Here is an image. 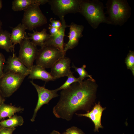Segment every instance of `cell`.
Here are the masks:
<instances>
[{"label": "cell", "instance_id": "31", "mask_svg": "<svg viewBox=\"0 0 134 134\" xmlns=\"http://www.w3.org/2000/svg\"><path fill=\"white\" fill-rule=\"evenodd\" d=\"M56 28L59 29L62 26L61 22L59 20H56Z\"/></svg>", "mask_w": 134, "mask_h": 134}, {"label": "cell", "instance_id": "25", "mask_svg": "<svg viewBox=\"0 0 134 134\" xmlns=\"http://www.w3.org/2000/svg\"><path fill=\"white\" fill-rule=\"evenodd\" d=\"M5 60L3 54L0 52V79L4 74L3 70L5 66Z\"/></svg>", "mask_w": 134, "mask_h": 134}, {"label": "cell", "instance_id": "9", "mask_svg": "<svg viewBox=\"0 0 134 134\" xmlns=\"http://www.w3.org/2000/svg\"><path fill=\"white\" fill-rule=\"evenodd\" d=\"M70 59L65 56L59 59L51 68L50 72L55 80L67 76L72 73L70 70Z\"/></svg>", "mask_w": 134, "mask_h": 134}, {"label": "cell", "instance_id": "8", "mask_svg": "<svg viewBox=\"0 0 134 134\" xmlns=\"http://www.w3.org/2000/svg\"><path fill=\"white\" fill-rule=\"evenodd\" d=\"M31 83L35 88L38 93V99L34 114L31 120L32 122L34 121L38 111L44 104H47L52 99L58 97L59 95L56 89L50 90L44 86H41L31 81Z\"/></svg>", "mask_w": 134, "mask_h": 134}, {"label": "cell", "instance_id": "1", "mask_svg": "<svg viewBox=\"0 0 134 134\" xmlns=\"http://www.w3.org/2000/svg\"><path fill=\"white\" fill-rule=\"evenodd\" d=\"M97 86L95 80L89 78L62 90L59 100L53 108L54 115L69 121L76 111L87 109L94 98Z\"/></svg>", "mask_w": 134, "mask_h": 134}, {"label": "cell", "instance_id": "2", "mask_svg": "<svg viewBox=\"0 0 134 134\" xmlns=\"http://www.w3.org/2000/svg\"><path fill=\"white\" fill-rule=\"evenodd\" d=\"M40 5L34 3L25 9L22 24L30 30L47 23V20L41 10Z\"/></svg>", "mask_w": 134, "mask_h": 134}, {"label": "cell", "instance_id": "19", "mask_svg": "<svg viewBox=\"0 0 134 134\" xmlns=\"http://www.w3.org/2000/svg\"><path fill=\"white\" fill-rule=\"evenodd\" d=\"M11 34L6 31L1 30L0 32V48L7 52H14V47L11 40Z\"/></svg>", "mask_w": 134, "mask_h": 134}, {"label": "cell", "instance_id": "11", "mask_svg": "<svg viewBox=\"0 0 134 134\" xmlns=\"http://www.w3.org/2000/svg\"><path fill=\"white\" fill-rule=\"evenodd\" d=\"M109 12L111 19L118 22L123 21L126 18L128 10L126 5L123 1L114 0L112 1Z\"/></svg>", "mask_w": 134, "mask_h": 134}, {"label": "cell", "instance_id": "35", "mask_svg": "<svg viewBox=\"0 0 134 134\" xmlns=\"http://www.w3.org/2000/svg\"><path fill=\"white\" fill-rule=\"evenodd\" d=\"M62 134H68L67 132H65L63 133Z\"/></svg>", "mask_w": 134, "mask_h": 134}, {"label": "cell", "instance_id": "6", "mask_svg": "<svg viewBox=\"0 0 134 134\" xmlns=\"http://www.w3.org/2000/svg\"><path fill=\"white\" fill-rule=\"evenodd\" d=\"M79 12L90 24H97L105 21L101 7L98 5L89 1L82 0Z\"/></svg>", "mask_w": 134, "mask_h": 134}, {"label": "cell", "instance_id": "3", "mask_svg": "<svg viewBox=\"0 0 134 134\" xmlns=\"http://www.w3.org/2000/svg\"><path fill=\"white\" fill-rule=\"evenodd\" d=\"M66 53L52 46H44L38 50L36 65L45 69L51 68L59 59L65 56Z\"/></svg>", "mask_w": 134, "mask_h": 134}, {"label": "cell", "instance_id": "16", "mask_svg": "<svg viewBox=\"0 0 134 134\" xmlns=\"http://www.w3.org/2000/svg\"><path fill=\"white\" fill-rule=\"evenodd\" d=\"M33 33H28L29 37L27 36V38L32 40L31 42L34 45L39 46L42 47L44 46L45 42L50 37L51 35L47 33V30L43 29L40 32L33 30Z\"/></svg>", "mask_w": 134, "mask_h": 134}, {"label": "cell", "instance_id": "10", "mask_svg": "<svg viewBox=\"0 0 134 134\" xmlns=\"http://www.w3.org/2000/svg\"><path fill=\"white\" fill-rule=\"evenodd\" d=\"M4 73L10 72L27 76L29 75V69L26 67L19 60L15 54L13 53L7 59L5 65Z\"/></svg>", "mask_w": 134, "mask_h": 134}, {"label": "cell", "instance_id": "15", "mask_svg": "<svg viewBox=\"0 0 134 134\" xmlns=\"http://www.w3.org/2000/svg\"><path fill=\"white\" fill-rule=\"evenodd\" d=\"M28 75L30 79H40L46 82L55 80L50 73L46 71L45 69L36 65H33L29 69Z\"/></svg>", "mask_w": 134, "mask_h": 134}, {"label": "cell", "instance_id": "22", "mask_svg": "<svg viewBox=\"0 0 134 134\" xmlns=\"http://www.w3.org/2000/svg\"><path fill=\"white\" fill-rule=\"evenodd\" d=\"M74 68L75 71L77 72L79 75L80 79L81 82H82L83 80L86 77H89L90 78L93 79L92 76L89 74L88 73L85 69L86 67L85 65H84L80 67H76L73 64L71 67Z\"/></svg>", "mask_w": 134, "mask_h": 134}, {"label": "cell", "instance_id": "4", "mask_svg": "<svg viewBox=\"0 0 134 134\" xmlns=\"http://www.w3.org/2000/svg\"><path fill=\"white\" fill-rule=\"evenodd\" d=\"M26 76L10 72L4 73L0 79V89L5 97L10 96L16 91Z\"/></svg>", "mask_w": 134, "mask_h": 134}, {"label": "cell", "instance_id": "12", "mask_svg": "<svg viewBox=\"0 0 134 134\" xmlns=\"http://www.w3.org/2000/svg\"><path fill=\"white\" fill-rule=\"evenodd\" d=\"M62 26L59 32L56 35L51 36L44 43V46H51L58 48L62 52L66 53L64 50V38L65 36V29L67 27L66 24L64 16L60 18Z\"/></svg>", "mask_w": 134, "mask_h": 134}, {"label": "cell", "instance_id": "14", "mask_svg": "<svg viewBox=\"0 0 134 134\" xmlns=\"http://www.w3.org/2000/svg\"><path fill=\"white\" fill-rule=\"evenodd\" d=\"M104 109V108L102 107L99 103L95 106L91 111L85 114H76L79 116H85L89 118L94 124L95 131L98 132L99 128H102L101 119L102 112Z\"/></svg>", "mask_w": 134, "mask_h": 134}, {"label": "cell", "instance_id": "27", "mask_svg": "<svg viewBox=\"0 0 134 134\" xmlns=\"http://www.w3.org/2000/svg\"><path fill=\"white\" fill-rule=\"evenodd\" d=\"M15 128H5L0 129V134H12Z\"/></svg>", "mask_w": 134, "mask_h": 134}, {"label": "cell", "instance_id": "20", "mask_svg": "<svg viewBox=\"0 0 134 134\" xmlns=\"http://www.w3.org/2000/svg\"><path fill=\"white\" fill-rule=\"evenodd\" d=\"M23 110V108L20 107H17L4 103L0 106V120L6 117L10 118L16 113Z\"/></svg>", "mask_w": 134, "mask_h": 134}, {"label": "cell", "instance_id": "29", "mask_svg": "<svg viewBox=\"0 0 134 134\" xmlns=\"http://www.w3.org/2000/svg\"><path fill=\"white\" fill-rule=\"evenodd\" d=\"M5 97L0 89V106L4 103L5 101Z\"/></svg>", "mask_w": 134, "mask_h": 134}, {"label": "cell", "instance_id": "18", "mask_svg": "<svg viewBox=\"0 0 134 134\" xmlns=\"http://www.w3.org/2000/svg\"><path fill=\"white\" fill-rule=\"evenodd\" d=\"M48 0H14L12 2V8L15 11L24 10L33 3L43 5L48 2Z\"/></svg>", "mask_w": 134, "mask_h": 134}, {"label": "cell", "instance_id": "34", "mask_svg": "<svg viewBox=\"0 0 134 134\" xmlns=\"http://www.w3.org/2000/svg\"><path fill=\"white\" fill-rule=\"evenodd\" d=\"M2 26V23L1 21L0 20V32L2 30H1V26Z\"/></svg>", "mask_w": 134, "mask_h": 134}, {"label": "cell", "instance_id": "17", "mask_svg": "<svg viewBox=\"0 0 134 134\" xmlns=\"http://www.w3.org/2000/svg\"><path fill=\"white\" fill-rule=\"evenodd\" d=\"M27 28L23 24L20 23L13 28L11 34V40L14 48L16 44H21L23 40L27 36L25 30Z\"/></svg>", "mask_w": 134, "mask_h": 134}, {"label": "cell", "instance_id": "21", "mask_svg": "<svg viewBox=\"0 0 134 134\" xmlns=\"http://www.w3.org/2000/svg\"><path fill=\"white\" fill-rule=\"evenodd\" d=\"M24 123V120L21 116L14 115L6 120L0 121V129L5 128H15L21 126Z\"/></svg>", "mask_w": 134, "mask_h": 134}, {"label": "cell", "instance_id": "30", "mask_svg": "<svg viewBox=\"0 0 134 134\" xmlns=\"http://www.w3.org/2000/svg\"><path fill=\"white\" fill-rule=\"evenodd\" d=\"M50 21L51 24L49 25V26L52 27H56V20H54L53 18H51L50 19Z\"/></svg>", "mask_w": 134, "mask_h": 134}, {"label": "cell", "instance_id": "32", "mask_svg": "<svg viewBox=\"0 0 134 134\" xmlns=\"http://www.w3.org/2000/svg\"><path fill=\"white\" fill-rule=\"evenodd\" d=\"M50 134H61L58 131L54 130Z\"/></svg>", "mask_w": 134, "mask_h": 134}, {"label": "cell", "instance_id": "13", "mask_svg": "<svg viewBox=\"0 0 134 134\" xmlns=\"http://www.w3.org/2000/svg\"><path fill=\"white\" fill-rule=\"evenodd\" d=\"M67 27L69 28V40L66 43H64V51L66 52L68 50L76 46L78 43L80 38L82 36L83 27L82 25L72 23Z\"/></svg>", "mask_w": 134, "mask_h": 134}, {"label": "cell", "instance_id": "24", "mask_svg": "<svg viewBox=\"0 0 134 134\" xmlns=\"http://www.w3.org/2000/svg\"><path fill=\"white\" fill-rule=\"evenodd\" d=\"M125 63L128 69H130L134 75V53L130 51L125 59Z\"/></svg>", "mask_w": 134, "mask_h": 134}, {"label": "cell", "instance_id": "33", "mask_svg": "<svg viewBox=\"0 0 134 134\" xmlns=\"http://www.w3.org/2000/svg\"><path fill=\"white\" fill-rule=\"evenodd\" d=\"M2 6V1L0 0V11Z\"/></svg>", "mask_w": 134, "mask_h": 134}, {"label": "cell", "instance_id": "5", "mask_svg": "<svg viewBox=\"0 0 134 134\" xmlns=\"http://www.w3.org/2000/svg\"><path fill=\"white\" fill-rule=\"evenodd\" d=\"M82 0H48L53 12L60 18L68 13L79 12Z\"/></svg>", "mask_w": 134, "mask_h": 134}, {"label": "cell", "instance_id": "28", "mask_svg": "<svg viewBox=\"0 0 134 134\" xmlns=\"http://www.w3.org/2000/svg\"><path fill=\"white\" fill-rule=\"evenodd\" d=\"M50 35L51 36H54L58 33L59 29L56 27H52L49 26L48 27Z\"/></svg>", "mask_w": 134, "mask_h": 134}, {"label": "cell", "instance_id": "23", "mask_svg": "<svg viewBox=\"0 0 134 134\" xmlns=\"http://www.w3.org/2000/svg\"><path fill=\"white\" fill-rule=\"evenodd\" d=\"M67 78L66 82L59 88L56 89L57 92L61 90L66 89L69 87L73 83L78 82H81L79 78L75 77L73 75L72 73L67 76Z\"/></svg>", "mask_w": 134, "mask_h": 134}, {"label": "cell", "instance_id": "7", "mask_svg": "<svg viewBox=\"0 0 134 134\" xmlns=\"http://www.w3.org/2000/svg\"><path fill=\"white\" fill-rule=\"evenodd\" d=\"M27 37L24 39L20 45L18 58L20 61L29 69L34 65L38 49L37 46L27 38Z\"/></svg>", "mask_w": 134, "mask_h": 134}, {"label": "cell", "instance_id": "26", "mask_svg": "<svg viewBox=\"0 0 134 134\" xmlns=\"http://www.w3.org/2000/svg\"><path fill=\"white\" fill-rule=\"evenodd\" d=\"M68 134H84L83 131L77 127L72 126L66 130Z\"/></svg>", "mask_w": 134, "mask_h": 134}]
</instances>
